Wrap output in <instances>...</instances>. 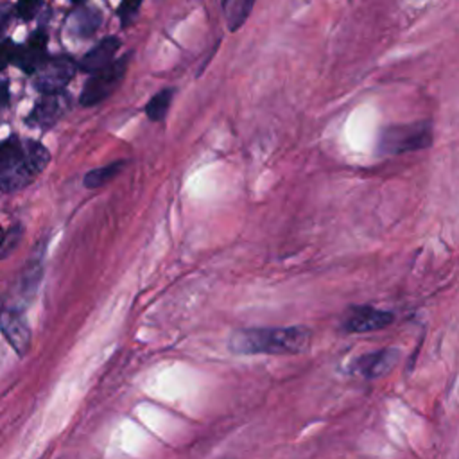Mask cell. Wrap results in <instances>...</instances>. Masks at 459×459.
<instances>
[{
    "label": "cell",
    "mask_w": 459,
    "mask_h": 459,
    "mask_svg": "<svg viewBox=\"0 0 459 459\" xmlns=\"http://www.w3.org/2000/svg\"><path fill=\"white\" fill-rule=\"evenodd\" d=\"M312 332L305 326H255L231 333L230 348L244 355H296L310 346Z\"/></svg>",
    "instance_id": "1"
},
{
    "label": "cell",
    "mask_w": 459,
    "mask_h": 459,
    "mask_svg": "<svg viewBox=\"0 0 459 459\" xmlns=\"http://www.w3.org/2000/svg\"><path fill=\"white\" fill-rule=\"evenodd\" d=\"M48 151L34 140L11 136L0 142V188L18 190L29 185L48 163Z\"/></svg>",
    "instance_id": "2"
},
{
    "label": "cell",
    "mask_w": 459,
    "mask_h": 459,
    "mask_svg": "<svg viewBox=\"0 0 459 459\" xmlns=\"http://www.w3.org/2000/svg\"><path fill=\"white\" fill-rule=\"evenodd\" d=\"M430 143H432L430 120L394 124L382 129L378 138V152L387 156H396L403 152L427 149Z\"/></svg>",
    "instance_id": "3"
},
{
    "label": "cell",
    "mask_w": 459,
    "mask_h": 459,
    "mask_svg": "<svg viewBox=\"0 0 459 459\" xmlns=\"http://www.w3.org/2000/svg\"><path fill=\"white\" fill-rule=\"evenodd\" d=\"M129 61H131V52L115 59L108 66L93 72L90 79L84 82V88L81 91V97H79L81 106H95L104 99H108L126 77Z\"/></svg>",
    "instance_id": "4"
},
{
    "label": "cell",
    "mask_w": 459,
    "mask_h": 459,
    "mask_svg": "<svg viewBox=\"0 0 459 459\" xmlns=\"http://www.w3.org/2000/svg\"><path fill=\"white\" fill-rule=\"evenodd\" d=\"M75 72L77 63L72 56L59 54L47 57L43 65L34 72V88L43 95L63 91L65 86L74 79Z\"/></svg>",
    "instance_id": "5"
},
{
    "label": "cell",
    "mask_w": 459,
    "mask_h": 459,
    "mask_svg": "<svg viewBox=\"0 0 459 459\" xmlns=\"http://www.w3.org/2000/svg\"><path fill=\"white\" fill-rule=\"evenodd\" d=\"M394 316L389 310H382L371 305H351L346 308L341 319V328L346 333H368L389 326Z\"/></svg>",
    "instance_id": "6"
},
{
    "label": "cell",
    "mask_w": 459,
    "mask_h": 459,
    "mask_svg": "<svg viewBox=\"0 0 459 459\" xmlns=\"http://www.w3.org/2000/svg\"><path fill=\"white\" fill-rule=\"evenodd\" d=\"M70 104H72V99L65 90L57 93H47L30 109L27 117V124L41 129H48L70 109Z\"/></svg>",
    "instance_id": "7"
},
{
    "label": "cell",
    "mask_w": 459,
    "mask_h": 459,
    "mask_svg": "<svg viewBox=\"0 0 459 459\" xmlns=\"http://www.w3.org/2000/svg\"><path fill=\"white\" fill-rule=\"evenodd\" d=\"M398 357L400 353L396 348H384L378 351L364 353L355 359V362L351 364V371L362 378L373 380L385 375L398 362Z\"/></svg>",
    "instance_id": "8"
},
{
    "label": "cell",
    "mask_w": 459,
    "mask_h": 459,
    "mask_svg": "<svg viewBox=\"0 0 459 459\" xmlns=\"http://www.w3.org/2000/svg\"><path fill=\"white\" fill-rule=\"evenodd\" d=\"M47 57V32L36 30L34 34H30L25 45H16L13 65L22 68L25 74H34Z\"/></svg>",
    "instance_id": "9"
},
{
    "label": "cell",
    "mask_w": 459,
    "mask_h": 459,
    "mask_svg": "<svg viewBox=\"0 0 459 459\" xmlns=\"http://www.w3.org/2000/svg\"><path fill=\"white\" fill-rule=\"evenodd\" d=\"M0 330L4 332L9 344L18 355H25L30 346V330L23 316L18 310L4 308L0 310Z\"/></svg>",
    "instance_id": "10"
},
{
    "label": "cell",
    "mask_w": 459,
    "mask_h": 459,
    "mask_svg": "<svg viewBox=\"0 0 459 459\" xmlns=\"http://www.w3.org/2000/svg\"><path fill=\"white\" fill-rule=\"evenodd\" d=\"M118 48H120V39L117 36H106L81 57V61L77 63V68L82 72L93 74L108 66L109 63H113Z\"/></svg>",
    "instance_id": "11"
},
{
    "label": "cell",
    "mask_w": 459,
    "mask_h": 459,
    "mask_svg": "<svg viewBox=\"0 0 459 459\" xmlns=\"http://www.w3.org/2000/svg\"><path fill=\"white\" fill-rule=\"evenodd\" d=\"M102 23V13L95 7L81 5L68 18V32L75 38H90Z\"/></svg>",
    "instance_id": "12"
},
{
    "label": "cell",
    "mask_w": 459,
    "mask_h": 459,
    "mask_svg": "<svg viewBox=\"0 0 459 459\" xmlns=\"http://www.w3.org/2000/svg\"><path fill=\"white\" fill-rule=\"evenodd\" d=\"M230 30H237L249 16L255 0H221Z\"/></svg>",
    "instance_id": "13"
},
{
    "label": "cell",
    "mask_w": 459,
    "mask_h": 459,
    "mask_svg": "<svg viewBox=\"0 0 459 459\" xmlns=\"http://www.w3.org/2000/svg\"><path fill=\"white\" fill-rule=\"evenodd\" d=\"M174 93H176L174 88H163V90L156 91V93L149 99V102L145 104V108H143L147 118L152 120V122L163 120L165 115H167V111H169V108H170V102H172Z\"/></svg>",
    "instance_id": "14"
},
{
    "label": "cell",
    "mask_w": 459,
    "mask_h": 459,
    "mask_svg": "<svg viewBox=\"0 0 459 459\" xmlns=\"http://www.w3.org/2000/svg\"><path fill=\"white\" fill-rule=\"evenodd\" d=\"M124 165H126V161L120 160V161H113V163H108L104 167H99V169H93V170L86 172L84 186L99 188V186L106 185L108 181H111L124 169Z\"/></svg>",
    "instance_id": "15"
},
{
    "label": "cell",
    "mask_w": 459,
    "mask_h": 459,
    "mask_svg": "<svg viewBox=\"0 0 459 459\" xmlns=\"http://www.w3.org/2000/svg\"><path fill=\"white\" fill-rule=\"evenodd\" d=\"M143 0H120L118 7H117V14L120 20L122 27H129L133 23V20L136 18L140 7H142Z\"/></svg>",
    "instance_id": "16"
},
{
    "label": "cell",
    "mask_w": 459,
    "mask_h": 459,
    "mask_svg": "<svg viewBox=\"0 0 459 459\" xmlns=\"http://www.w3.org/2000/svg\"><path fill=\"white\" fill-rule=\"evenodd\" d=\"M41 4H43V0H18V4H16V14H18L22 20L29 22V20H32V18L36 16V13L39 11Z\"/></svg>",
    "instance_id": "17"
},
{
    "label": "cell",
    "mask_w": 459,
    "mask_h": 459,
    "mask_svg": "<svg viewBox=\"0 0 459 459\" xmlns=\"http://www.w3.org/2000/svg\"><path fill=\"white\" fill-rule=\"evenodd\" d=\"M14 50H16V45H14L11 39L0 43V72H2L9 63H13Z\"/></svg>",
    "instance_id": "18"
},
{
    "label": "cell",
    "mask_w": 459,
    "mask_h": 459,
    "mask_svg": "<svg viewBox=\"0 0 459 459\" xmlns=\"http://www.w3.org/2000/svg\"><path fill=\"white\" fill-rule=\"evenodd\" d=\"M7 104H9V82L0 81V115L7 108Z\"/></svg>",
    "instance_id": "19"
},
{
    "label": "cell",
    "mask_w": 459,
    "mask_h": 459,
    "mask_svg": "<svg viewBox=\"0 0 459 459\" xmlns=\"http://www.w3.org/2000/svg\"><path fill=\"white\" fill-rule=\"evenodd\" d=\"M9 18V11H5V7H0V30L4 27V22Z\"/></svg>",
    "instance_id": "20"
},
{
    "label": "cell",
    "mask_w": 459,
    "mask_h": 459,
    "mask_svg": "<svg viewBox=\"0 0 459 459\" xmlns=\"http://www.w3.org/2000/svg\"><path fill=\"white\" fill-rule=\"evenodd\" d=\"M70 2H72V4H77V5H81V4H84L86 0H70Z\"/></svg>",
    "instance_id": "21"
},
{
    "label": "cell",
    "mask_w": 459,
    "mask_h": 459,
    "mask_svg": "<svg viewBox=\"0 0 459 459\" xmlns=\"http://www.w3.org/2000/svg\"><path fill=\"white\" fill-rule=\"evenodd\" d=\"M2 242H4V231H2V228H0V246H2Z\"/></svg>",
    "instance_id": "22"
}]
</instances>
